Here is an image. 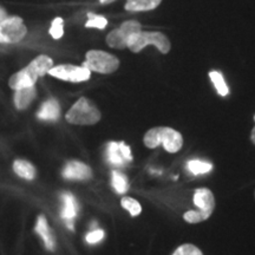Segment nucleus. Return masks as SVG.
Returning <instances> with one entry per match:
<instances>
[{
  "mask_svg": "<svg viewBox=\"0 0 255 255\" xmlns=\"http://www.w3.org/2000/svg\"><path fill=\"white\" fill-rule=\"evenodd\" d=\"M101 120V113L88 98L82 97L66 114V121L79 126H91Z\"/></svg>",
  "mask_w": 255,
  "mask_h": 255,
  "instance_id": "f257e3e1",
  "label": "nucleus"
},
{
  "mask_svg": "<svg viewBox=\"0 0 255 255\" xmlns=\"http://www.w3.org/2000/svg\"><path fill=\"white\" fill-rule=\"evenodd\" d=\"M148 45H154L161 53H168L170 50V41L161 32L139 31L130 37L127 47L132 52H139Z\"/></svg>",
  "mask_w": 255,
  "mask_h": 255,
  "instance_id": "f03ea898",
  "label": "nucleus"
},
{
  "mask_svg": "<svg viewBox=\"0 0 255 255\" xmlns=\"http://www.w3.org/2000/svg\"><path fill=\"white\" fill-rule=\"evenodd\" d=\"M83 66L98 73H113L119 69L120 60L104 51L92 50L87 53V62Z\"/></svg>",
  "mask_w": 255,
  "mask_h": 255,
  "instance_id": "7ed1b4c3",
  "label": "nucleus"
},
{
  "mask_svg": "<svg viewBox=\"0 0 255 255\" xmlns=\"http://www.w3.org/2000/svg\"><path fill=\"white\" fill-rule=\"evenodd\" d=\"M141 24L136 20H128L121 25L120 28L111 31L107 37L108 45L115 49H124L128 45L130 37L142 30Z\"/></svg>",
  "mask_w": 255,
  "mask_h": 255,
  "instance_id": "20e7f679",
  "label": "nucleus"
},
{
  "mask_svg": "<svg viewBox=\"0 0 255 255\" xmlns=\"http://www.w3.org/2000/svg\"><path fill=\"white\" fill-rule=\"evenodd\" d=\"M49 73L53 77L63 79L72 83L88 81L91 76V71L85 66H76V65H58L53 66Z\"/></svg>",
  "mask_w": 255,
  "mask_h": 255,
  "instance_id": "39448f33",
  "label": "nucleus"
},
{
  "mask_svg": "<svg viewBox=\"0 0 255 255\" xmlns=\"http://www.w3.org/2000/svg\"><path fill=\"white\" fill-rule=\"evenodd\" d=\"M26 27L19 17L6 18L0 23V33L5 43H17L26 34Z\"/></svg>",
  "mask_w": 255,
  "mask_h": 255,
  "instance_id": "423d86ee",
  "label": "nucleus"
},
{
  "mask_svg": "<svg viewBox=\"0 0 255 255\" xmlns=\"http://www.w3.org/2000/svg\"><path fill=\"white\" fill-rule=\"evenodd\" d=\"M194 203L200 212L207 216L212 215L215 208V199L213 193L207 188H199L194 193Z\"/></svg>",
  "mask_w": 255,
  "mask_h": 255,
  "instance_id": "0eeeda50",
  "label": "nucleus"
},
{
  "mask_svg": "<svg viewBox=\"0 0 255 255\" xmlns=\"http://www.w3.org/2000/svg\"><path fill=\"white\" fill-rule=\"evenodd\" d=\"M161 144L168 152H177L182 148L183 138L180 132L171 128H161Z\"/></svg>",
  "mask_w": 255,
  "mask_h": 255,
  "instance_id": "6e6552de",
  "label": "nucleus"
},
{
  "mask_svg": "<svg viewBox=\"0 0 255 255\" xmlns=\"http://www.w3.org/2000/svg\"><path fill=\"white\" fill-rule=\"evenodd\" d=\"M63 176L68 180H88L92 176V173L87 164L78 161H72L65 165Z\"/></svg>",
  "mask_w": 255,
  "mask_h": 255,
  "instance_id": "1a4fd4ad",
  "label": "nucleus"
},
{
  "mask_svg": "<svg viewBox=\"0 0 255 255\" xmlns=\"http://www.w3.org/2000/svg\"><path fill=\"white\" fill-rule=\"evenodd\" d=\"M62 200H63V209H62V213H60V215H62V219L64 221L66 222L68 228L73 231V220H75L78 213L77 202H76L75 197H73L70 193H64L62 195Z\"/></svg>",
  "mask_w": 255,
  "mask_h": 255,
  "instance_id": "9d476101",
  "label": "nucleus"
},
{
  "mask_svg": "<svg viewBox=\"0 0 255 255\" xmlns=\"http://www.w3.org/2000/svg\"><path fill=\"white\" fill-rule=\"evenodd\" d=\"M38 79V77L28 68H25L15 73V75L9 79V87L14 90H19V89L30 88L33 87L34 83Z\"/></svg>",
  "mask_w": 255,
  "mask_h": 255,
  "instance_id": "9b49d317",
  "label": "nucleus"
},
{
  "mask_svg": "<svg viewBox=\"0 0 255 255\" xmlns=\"http://www.w3.org/2000/svg\"><path fill=\"white\" fill-rule=\"evenodd\" d=\"M36 232L40 235L41 239H43L46 250L49 251L55 250V246H56L55 239L52 237V233H51L46 219L44 218V216H39V218H38L37 225H36Z\"/></svg>",
  "mask_w": 255,
  "mask_h": 255,
  "instance_id": "f8f14e48",
  "label": "nucleus"
},
{
  "mask_svg": "<svg viewBox=\"0 0 255 255\" xmlns=\"http://www.w3.org/2000/svg\"><path fill=\"white\" fill-rule=\"evenodd\" d=\"M28 69L31 70V72H33L37 77L44 76L45 73H49L51 69L53 68V62L50 57L47 56H39L36 59H33L28 64Z\"/></svg>",
  "mask_w": 255,
  "mask_h": 255,
  "instance_id": "ddd939ff",
  "label": "nucleus"
},
{
  "mask_svg": "<svg viewBox=\"0 0 255 255\" xmlns=\"http://www.w3.org/2000/svg\"><path fill=\"white\" fill-rule=\"evenodd\" d=\"M60 114L59 104L55 100H50L43 104L38 113V119L43 121H56L58 120Z\"/></svg>",
  "mask_w": 255,
  "mask_h": 255,
  "instance_id": "4468645a",
  "label": "nucleus"
},
{
  "mask_svg": "<svg viewBox=\"0 0 255 255\" xmlns=\"http://www.w3.org/2000/svg\"><path fill=\"white\" fill-rule=\"evenodd\" d=\"M34 96H36L34 87L19 89V90H17V92H15V96H14L15 107H17L18 109H25V108L31 103L32 100H33Z\"/></svg>",
  "mask_w": 255,
  "mask_h": 255,
  "instance_id": "2eb2a0df",
  "label": "nucleus"
},
{
  "mask_svg": "<svg viewBox=\"0 0 255 255\" xmlns=\"http://www.w3.org/2000/svg\"><path fill=\"white\" fill-rule=\"evenodd\" d=\"M162 0H128L126 8L128 11H150L157 7Z\"/></svg>",
  "mask_w": 255,
  "mask_h": 255,
  "instance_id": "dca6fc26",
  "label": "nucleus"
},
{
  "mask_svg": "<svg viewBox=\"0 0 255 255\" xmlns=\"http://www.w3.org/2000/svg\"><path fill=\"white\" fill-rule=\"evenodd\" d=\"M13 169L15 174L19 175L20 177L26 178V180H32V178L36 176V170H34L33 165L26 161H24V159L15 161L13 164Z\"/></svg>",
  "mask_w": 255,
  "mask_h": 255,
  "instance_id": "f3484780",
  "label": "nucleus"
},
{
  "mask_svg": "<svg viewBox=\"0 0 255 255\" xmlns=\"http://www.w3.org/2000/svg\"><path fill=\"white\" fill-rule=\"evenodd\" d=\"M108 161L114 165H123L127 162L121 152L120 144L117 142H110L108 144Z\"/></svg>",
  "mask_w": 255,
  "mask_h": 255,
  "instance_id": "a211bd4d",
  "label": "nucleus"
},
{
  "mask_svg": "<svg viewBox=\"0 0 255 255\" xmlns=\"http://www.w3.org/2000/svg\"><path fill=\"white\" fill-rule=\"evenodd\" d=\"M187 168L193 175H203L212 171L213 165L209 162L200 161V159H190V161H188Z\"/></svg>",
  "mask_w": 255,
  "mask_h": 255,
  "instance_id": "6ab92c4d",
  "label": "nucleus"
},
{
  "mask_svg": "<svg viewBox=\"0 0 255 255\" xmlns=\"http://www.w3.org/2000/svg\"><path fill=\"white\" fill-rule=\"evenodd\" d=\"M111 183H113V187L116 193L119 194H124L128 190V180L126 175H123L120 171L114 170L113 174H111Z\"/></svg>",
  "mask_w": 255,
  "mask_h": 255,
  "instance_id": "aec40b11",
  "label": "nucleus"
},
{
  "mask_svg": "<svg viewBox=\"0 0 255 255\" xmlns=\"http://www.w3.org/2000/svg\"><path fill=\"white\" fill-rule=\"evenodd\" d=\"M209 77L212 79L213 84L216 89V91L219 92V95L221 96H227L228 95V87L226 84L225 79H223V76L218 71H212L209 72Z\"/></svg>",
  "mask_w": 255,
  "mask_h": 255,
  "instance_id": "412c9836",
  "label": "nucleus"
},
{
  "mask_svg": "<svg viewBox=\"0 0 255 255\" xmlns=\"http://www.w3.org/2000/svg\"><path fill=\"white\" fill-rule=\"evenodd\" d=\"M144 144L150 149H154L161 144V128H154L145 133Z\"/></svg>",
  "mask_w": 255,
  "mask_h": 255,
  "instance_id": "4be33fe9",
  "label": "nucleus"
},
{
  "mask_svg": "<svg viewBox=\"0 0 255 255\" xmlns=\"http://www.w3.org/2000/svg\"><path fill=\"white\" fill-rule=\"evenodd\" d=\"M121 203H122L123 208L127 209L128 212L131 214V216H137L141 214L142 207L136 200H133L132 197H123Z\"/></svg>",
  "mask_w": 255,
  "mask_h": 255,
  "instance_id": "5701e85b",
  "label": "nucleus"
},
{
  "mask_svg": "<svg viewBox=\"0 0 255 255\" xmlns=\"http://www.w3.org/2000/svg\"><path fill=\"white\" fill-rule=\"evenodd\" d=\"M89 20L88 23L85 24L87 27H95L100 28V30H103V28L108 25L107 18H104L103 15H95L92 13H89Z\"/></svg>",
  "mask_w": 255,
  "mask_h": 255,
  "instance_id": "b1692460",
  "label": "nucleus"
},
{
  "mask_svg": "<svg viewBox=\"0 0 255 255\" xmlns=\"http://www.w3.org/2000/svg\"><path fill=\"white\" fill-rule=\"evenodd\" d=\"M173 255H203V254L196 246H194V245H190V244H186L178 247L177 250L174 252Z\"/></svg>",
  "mask_w": 255,
  "mask_h": 255,
  "instance_id": "393cba45",
  "label": "nucleus"
},
{
  "mask_svg": "<svg viewBox=\"0 0 255 255\" xmlns=\"http://www.w3.org/2000/svg\"><path fill=\"white\" fill-rule=\"evenodd\" d=\"M183 218L187 222L189 223H199V222L205 221V220L208 219L209 216L203 214V213L200 212V210H189V212H187L186 214H184Z\"/></svg>",
  "mask_w": 255,
  "mask_h": 255,
  "instance_id": "a878e982",
  "label": "nucleus"
},
{
  "mask_svg": "<svg viewBox=\"0 0 255 255\" xmlns=\"http://www.w3.org/2000/svg\"><path fill=\"white\" fill-rule=\"evenodd\" d=\"M63 33H64L63 19L60 17H57L55 20L52 21V24H51L50 34L55 38V39H59V38L63 37Z\"/></svg>",
  "mask_w": 255,
  "mask_h": 255,
  "instance_id": "bb28decb",
  "label": "nucleus"
},
{
  "mask_svg": "<svg viewBox=\"0 0 255 255\" xmlns=\"http://www.w3.org/2000/svg\"><path fill=\"white\" fill-rule=\"evenodd\" d=\"M104 239V231L102 229H94L87 235V242L90 245H95L101 242Z\"/></svg>",
  "mask_w": 255,
  "mask_h": 255,
  "instance_id": "cd10ccee",
  "label": "nucleus"
},
{
  "mask_svg": "<svg viewBox=\"0 0 255 255\" xmlns=\"http://www.w3.org/2000/svg\"><path fill=\"white\" fill-rule=\"evenodd\" d=\"M120 149H121V152H122L124 159H126L127 162H130L132 159V155H131V150H130V146L127 145L124 142H120Z\"/></svg>",
  "mask_w": 255,
  "mask_h": 255,
  "instance_id": "c85d7f7f",
  "label": "nucleus"
},
{
  "mask_svg": "<svg viewBox=\"0 0 255 255\" xmlns=\"http://www.w3.org/2000/svg\"><path fill=\"white\" fill-rule=\"evenodd\" d=\"M251 138H252V142L255 144V127L253 128V130H252V133H251Z\"/></svg>",
  "mask_w": 255,
  "mask_h": 255,
  "instance_id": "c756f323",
  "label": "nucleus"
},
{
  "mask_svg": "<svg viewBox=\"0 0 255 255\" xmlns=\"http://www.w3.org/2000/svg\"><path fill=\"white\" fill-rule=\"evenodd\" d=\"M101 2H103V4H105V2H109V1H113V0H100Z\"/></svg>",
  "mask_w": 255,
  "mask_h": 255,
  "instance_id": "7c9ffc66",
  "label": "nucleus"
},
{
  "mask_svg": "<svg viewBox=\"0 0 255 255\" xmlns=\"http://www.w3.org/2000/svg\"><path fill=\"white\" fill-rule=\"evenodd\" d=\"M0 41H1V43H5L4 38H2V36H1V33H0Z\"/></svg>",
  "mask_w": 255,
  "mask_h": 255,
  "instance_id": "2f4dec72",
  "label": "nucleus"
}]
</instances>
